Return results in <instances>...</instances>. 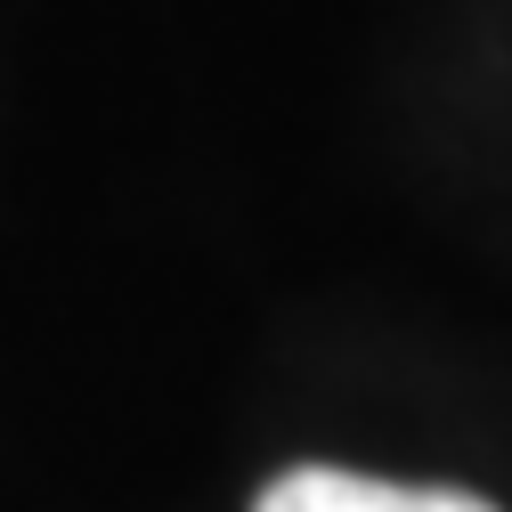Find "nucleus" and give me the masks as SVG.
I'll use <instances>...</instances> for the list:
<instances>
[{"label":"nucleus","instance_id":"1","mask_svg":"<svg viewBox=\"0 0 512 512\" xmlns=\"http://www.w3.org/2000/svg\"><path fill=\"white\" fill-rule=\"evenodd\" d=\"M252 512H496V504L472 488H399V480H366L334 464H301V472H277Z\"/></svg>","mask_w":512,"mask_h":512}]
</instances>
